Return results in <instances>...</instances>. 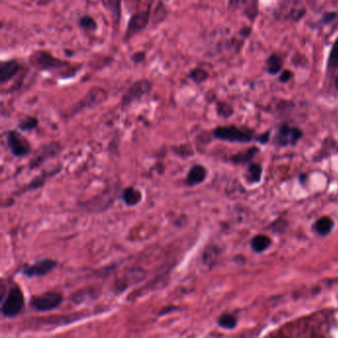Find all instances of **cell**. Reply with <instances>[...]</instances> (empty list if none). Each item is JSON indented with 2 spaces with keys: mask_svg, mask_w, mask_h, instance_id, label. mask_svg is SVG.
Wrapping results in <instances>:
<instances>
[{
  "mask_svg": "<svg viewBox=\"0 0 338 338\" xmlns=\"http://www.w3.org/2000/svg\"><path fill=\"white\" fill-rule=\"evenodd\" d=\"M25 305L24 295L17 286L11 288L1 302V314L5 317H14L20 314Z\"/></svg>",
  "mask_w": 338,
  "mask_h": 338,
  "instance_id": "1",
  "label": "cell"
},
{
  "mask_svg": "<svg viewBox=\"0 0 338 338\" xmlns=\"http://www.w3.org/2000/svg\"><path fill=\"white\" fill-rule=\"evenodd\" d=\"M213 136L214 138L219 140L239 143H247L252 141L253 139V136L250 132L244 131L235 126L217 127L213 131Z\"/></svg>",
  "mask_w": 338,
  "mask_h": 338,
  "instance_id": "2",
  "label": "cell"
},
{
  "mask_svg": "<svg viewBox=\"0 0 338 338\" xmlns=\"http://www.w3.org/2000/svg\"><path fill=\"white\" fill-rule=\"evenodd\" d=\"M63 301V296L57 292H47L31 299V307L37 312H50L57 309Z\"/></svg>",
  "mask_w": 338,
  "mask_h": 338,
  "instance_id": "3",
  "label": "cell"
},
{
  "mask_svg": "<svg viewBox=\"0 0 338 338\" xmlns=\"http://www.w3.org/2000/svg\"><path fill=\"white\" fill-rule=\"evenodd\" d=\"M31 62L39 67L40 70L44 71H57L60 69H63L66 64L64 62L53 57L51 54L44 52V51H38L34 53L31 56Z\"/></svg>",
  "mask_w": 338,
  "mask_h": 338,
  "instance_id": "4",
  "label": "cell"
},
{
  "mask_svg": "<svg viewBox=\"0 0 338 338\" xmlns=\"http://www.w3.org/2000/svg\"><path fill=\"white\" fill-rule=\"evenodd\" d=\"M152 88V83L148 80H140L134 83L122 98V106H129L146 95Z\"/></svg>",
  "mask_w": 338,
  "mask_h": 338,
  "instance_id": "5",
  "label": "cell"
},
{
  "mask_svg": "<svg viewBox=\"0 0 338 338\" xmlns=\"http://www.w3.org/2000/svg\"><path fill=\"white\" fill-rule=\"evenodd\" d=\"M302 137V131L297 127H292L287 124L282 125L275 137V142L280 146L295 145Z\"/></svg>",
  "mask_w": 338,
  "mask_h": 338,
  "instance_id": "6",
  "label": "cell"
},
{
  "mask_svg": "<svg viewBox=\"0 0 338 338\" xmlns=\"http://www.w3.org/2000/svg\"><path fill=\"white\" fill-rule=\"evenodd\" d=\"M7 144L11 153L16 157L27 156L31 151L28 140L16 131H9L7 133Z\"/></svg>",
  "mask_w": 338,
  "mask_h": 338,
  "instance_id": "7",
  "label": "cell"
},
{
  "mask_svg": "<svg viewBox=\"0 0 338 338\" xmlns=\"http://www.w3.org/2000/svg\"><path fill=\"white\" fill-rule=\"evenodd\" d=\"M57 262L46 258L41 261H38L32 265H26L23 267L22 273L27 277H43L48 275L50 272L56 268Z\"/></svg>",
  "mask_w": 338,
  "mask_h": 338,
  "instance_id": "8",
  "label": "cell"
},
{
  "mask_svg": "<svg viewBox=\"0 0 338 338\" xmlns=\"http://www.w3.org/2000/svg\"><path fill=\"white\" fill-rule=\"evenodd\" d=\"M149 14L146 11H140L134 14L128 24V28L126 31L127 38H130L134 34H137L144 30L149 23Z\"/></svg>",
  "mask_w": 338,
  "mask_h": 338,
  "instance_id": "9",
  "label": "cell"
},
{
  "mask_svg": "<svg viewBox=\"0 0 338 338\" xmlns=\"http://www.w3.org/2000/svg\"><path fill=\"white\" fill-rule=\"evenodd\" d=\"M207 169L201 165H194L188 174L186 183L190 187H194L204 182L207 178Z\"/></svg>",
  "mask_w": 338,
  "mask_h": 338,
  "instance_id": "10",
  "label": "cell"
},
{
  "mask_svg": "<svg viewBox=\"0 0 338 338\" xmlns=\"http://www.w3.org/2000/svg\"><path fill=\"white\" fill-rule=\"evenodd\" d=\"M20 70V64L16 61H7L0 65V81L2 84L10 81Z\"/></svg>",
  "mask_w": 338,
  "mask_h": 338,
  "instance_id": "11",
  "label": "cell"
},
{
  "mask_svg": "<svg viewBox=\"0 0 338 338\" xmlns=\"http://www.w3.org/2000/svg\"><path fill=\"white\" fill-rule=\"evenodd\" d=\"M271 244H272L271 238L264 234H259L255 236V237L251 240V247L257 253L264 252L265 250H267L270 246H271Z\"/></svg>",
  "mask_w": 338,
  "mask_h": 338,
  "instance_id": "12",
  "label": "cell"
},
{
  "mask_svg": "<svg viewBox=\"0 0 338 338\" xmlns=\"http://www.w3.org/2000/svg\"><path fill=\"white\" fill-rule=\"evenodd\" d=\"M122 199L123 201L125 202V204L129 207H132V206H136L138 205L139 202L141 201L142 199V194L141 192L136 190V189H134V188H128L126 189L123 193H122Z\"/></svg>",
  "mask_w": 338,
  "mask_h": 338,
  "instance_id": "13",
  "label": "cell"
},
{
  "mask_svg": "<svg viewBox=\"0 0 338 338\" xmlns=\"http://www.w3.org/2000/svg\"><path fill=\"white\" fill-rule=\"evenodd\" d=\"M334 226V222L330 217H320L314 225V229L321 236L328 235Z\"/></svg>",
  "mask_w": 338,
  "mask_h": 338,
  "instance_id": "14",
  "label": "cell"
},
{
  "mask_svg": "<svg viewBox=\"0 0 338 338\" xmlns=\"http://www.w3.org/2000/svg\"><path fill=\"white\" fill-rule=\"evenodd\" d=\"M267 72L271 75H276L280 73L283 69V60L280 56L273 54L270 56L266 63Z\"/></svg>",
  "mask_w": 338,
  "mask_h": 338,
  "instance_id": "15",
  "label": "cell"
},
{
  "mask_svg": "<svg viewBox=\"0 0 338 338\" xmlns=\"http://www.w3.org/2000/svg\"><path fill=\"white\" fill-rule=\"evenodd\" d=\"M257 147H252L249 150L243 152V153H238L234 155L231 158V161L235 164H241V163H249L255 156V154L258 152Z\"/></svg>",
  "mask_w": 338,
  "mask_h": 338,
  "instance_id": "16",
  "label": "cell"
},
{
  "mask_svg": "<svg viewBox=\"0 0 338 338\" xmlns=\"http://www.w3.org/2000/svg\"><path fill=\"white\" fill-rule=\"evenodd\" d=\"M220 327L225 329H233L237 326V318L231 314H223L217 320Z\"/></svg>",
  "mask_w": 338,
  "mask_h": 338,
  "instance_id": "17",
  "label": "cell"
},
{
  "mask_svg": "<svg viewBox=\"0 0 338 338\" xmlns=\"http://www.w3.org/2000/svg\"><path fill=\"white\" fill-rule=\"evenodd\" d=\"M338 67V37L335 40L327 60V69L335 70Z\"/></svg>",
  "mask_w": 338,
  "mask_h": 338,
  "instance_id": "18",
  "label": "cell"
},
{
  "mask_svg": "<svg viewBox=\"0 0 338 338\" xmlns=\"http://www.w3.org/2000/svg\"><path fill=\"white\" fill-rule=\"evenodd\" d=\"M262 167L259 164H251L249 167V180L251 183H257L261 180L262 177Z\"/></svg>",
  "mask_w": 338,
  "mask_h": 338,
  "instance_id": "19",
  "label": "cell"
},
{
  "mask_svg": "<svg viewBox=\"0 0 338 338\" xmlns=\"http://www.w3.org/2000/svg\"><path fill=\"white\" fill-rule=\"evenodd\" d=\"M190 77L194 83H202L209 78V74L202 69H195L190 73Z\"/></svg>",
  "mask_w": 338,
  "mask_h": 338,
  "instance_id": "20",
  "label": "cell"
},
{
  "mask_svg": "<svg viewBox=\"0 0 338 338\" xmlns=\"http://www.w3.org/2000/svg\"><path fill=\"white\" fill-rule=\"evenodd\" d=\"M38 125V121L36 118H34V117H29L25 120H23L20 124H19V127L21 130H24V131H29V130H32L34 128H36Z\"/></svg>",
  "mask_w": 338,
  "mask_h": 338,
  "instance_id": "21",
  "label": "cell"
},
{
  "mask_svg": "<svg viewBox=\"0 0 338 338\" xmlns=\"http://www.w3.org/2000/svg\"><path fill=\"white\" fill-rule=\"evenodd\" d=\"M80 25L83 29L90 31V30H94L96 28V23L95 21L89 17V16H84L80 19Z\"/></svg>",
  "mask_w": 338,
  "mask_h": 338,
  "instance_id": "22",
  "label": "cell"
},
{
  "mask_svg": "<svg viewBox=\"0 0 338 338\" xmlns=\"http://www.w3.org/2000/svg\"><path fill=\"white\" fill-rule=\"evenodd\" d=\"M337 18V13L336 12H326L322 16V23L323 24H329L333 22Z\"/></svg>",
  "mask_w": 338,
  "mask_h": 338,
  "instance_id": "23",
  "label": "cell"
},
{
  "mask_svg": "<svg viewBox=\"0 0 338 338\" xmlns=\"http://www.w3.org/2000/svg\"><path fill=\"white\" fill-rule=\"evenodd\" d=\"M218 112L219 114L225 116V117H228L229 115L232 114V109L230 106H228L227 105H219L218 106Z\"/></svg>",
  "mask_w": 338,
  "mask_h": 338,
  "instance_id": "24",
  "label": "cell"
},
{
  "mask_svg": "<svg viewBox=\"0 0 338 338\" xmlns=\"http://www.w3.org/2000/svg\"><path fill=\"white\" fill-rule=\"evenodd\" d=\"M293 78V73L291 71H288V70H285L282 72L280 78H279V81L283 84H286L288 82H290Z\"/></svg>",
  "mask_w": 338,
  "mask_h": 338,
  "instance_id": "25",
  "label": "cell"
},
{
  "mask_svg": "<svg viewBox=\"0 0 338 338\" xmlns=\"http://www.w3.org/2000/svg\"><path fill=\"white\" fill-rule=\"evenodd\" d=\"M269 136H270V132H267V133H264L263 135H261V136H259L257 138V141L261 142V143H266L268 142L269 140Z\"/></svg>",
  "mask_w": 338,
  "mask_h": 338,
  "instance_id": "26",
  "label": "cell"
},
{
  "mask_svg": "<svg viewBox=\"0 0 338 338\" xmlns=\"http://www.w3.org/2000/svg\"><path fill=\"white\" fill-rule=\"evenodd\" d=\"M335 87H336V89L338 90V76H337V78H336V80H335Z\"/></svg>",
  "mask_w": 338,
  "mask_h": 338,
  "instance_id": "27",
  "label": "cell"
},
{
  "mask_svg": "<svg viewBox=\"0 0 338 338\" xmlns=\"http://www.w3.org/2000/svg\"><path fill=\"white\" fill-rule=\"evenodd\" d=\"M51 1V0H40V2L41 3H48V2H50Z\"/></svg>",
  "mask_w": 338,
  "mask_h": 338,
  "instance_id": "28",
  "label": "cell"
}]
</instances>
